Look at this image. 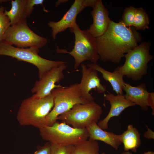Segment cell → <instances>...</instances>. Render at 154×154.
<instances>
[{
    "mask_svg": "<svg viewBox=\"0 0 154 154\" xmlns=\"http://www.w3.org/2000/svg\"><path fill=\"white\" fill-rule=\"evenodd\" d=\"M151 44L143 42L125 55L123 64L116 68L124 76L137 81L147 74V64L153 58L149 53Z\"/></svg>",
    "mask_w": 154,
    "mask_h": 154,
    "instance_id": "obj_4",
    "label": "cell"
},
{
    "mask_svg": "<svg viewBox=\"0 0 154 154\" xmlns=\"http://www.w3.org/2000/svg\"><path fill=\"white\" fill-rule=\"evenodd\" d=\"M149 19L146 11L142 8H136L135 15L133 25L138 30H144L149 28Z\"/></svg>",
    "mask_w": 154,
    "mask_h": 154,
    "instance_id": "obj_21",
    "label": "cell"
},
{
    "mask_svg": "<svg viewBox=\"0 0 154 154\" xmlns=\"http://www.w3.org/2000/svg\"><path fill=\"white\" fill-rule=\"evenodd\" d=\"M83 0H75L69 9L62 17L57 22L50 21L47 25L52 30V36L54 39L57 34L68 28L74 27L77 24L76 19L77 15L86 8Z\"/></svg>",
    "mask_w": 154,
    "mask_h": 154,
    "instance_id": "obj_12",
    "label": "cell"
},
{
    "mask_svg": "<svg viewBox=\"0 0 154 154\" xmlns=\"http://www.w3.org/2000/svg\"><path fill=\"white\" fill-rule=\"evenodd\" d=\"M91 14L93 21L88 30L94 37L96 38L106 31L111 20L109 17L108 11L101 0H97Z\"/></svg>",
    "mask_w": 154,
    "mask_h": 154,
    "instance_id": "obj_14",
    "label": "cell"
},
{
    "mask_svg": "<svg viewBox=\"0 0 154 154\" xmlns=\"http://www.w3.org/2000/svg\"><path fill=\"white\" fill-rule=\"evenodd\" d=\"M19 48H41L47 43L46 38L40 36L28 27L27 19L10 26L5 32L3 40Z\"/></svg>",
    "mask_w": 154,
    "mask_h": 154,
    "instance_id": "obj_9",
    "label": "cell"
},
{
    "mask_svg": "<svg viewBox=\"0 0 154 154\" xmlns=\"http://www.w3.org/2000/svg\"><path fill=\"white\" fill-rule=\"evenodd\" d=\"M104 96L105 100L109 102L111 107L107 116L97 124L101 129L106 130L108 128V123L112 118L119 116L126 108L135 105L126 99L123 94L115 95L108 93H104Z\"/></svg>",
    "mask_w": 154,
    "mask_h": 154,
    "instance_id": "obj_13",
    "label": "cell"
},
{
    "mask_svg": "<svg viewBox=\"0 0 154 154\" xmlns=\"http://www.w3.org/2000/svg\"><path fill=\"white\" fill-rule=\"evenodd\" d=\"M141 38L139 33L125 26L121 21L116 23L110 20L106 31L95 38L100 59L118 63L126 54L138 45Z\"/></svg>",
    "mask_w": 154,
    "mask_h": 154,
    "instance_id": "obj_1",
    "label": "cell"
},
{
    "mask_svg": "<svg viewBox=\"0 0 154 154\" xmlns=\"http://www.w3.org/2000/svg\"><path fill=\"white\" fill-rule=\"evenodd\" d=\"M43 0H27L25 7V13L26 18L29 17L34 9V6L36 5H42L44 2Z\"/></svg>",
    "mask_w": 154,
    "mask_h": 154,
    "instance_id": "obj_25",
    "label": "cell"
},
{
    "mask_svg": "<svg viewBox=\"0 0 154 154\" xmlns=\"http://www.w3.org/2000/svg\"><path fill=\"white\" fill-rule=\"evenodd\" d=\"M89 135V139L99 140L117 150L122 143L121 134L117 135L103 130L97 123H94L86 127Z\"/></svg>",
    "mask_w": 154,
    "mask_h": 154,
    "instance_id": "obj_15",
    "label": "cell"
},
{
    "mask_svg": "<svg viewBox=\"0 0 154 154\" xmlns=\"http://www.w3.org/2000/svg\"><path fill=\"white\" fill-rule=\"evenodd\" d=\"M99 149L97 141L89 139L74 145L71 154H99Z\"/></svg>",
    "mask_w": 154,
    "mask_h": 154,
    "instance_id": "obj_20",
    "label": "cell"
},
{
    "mask_svg": "<svg viewBox=\"0 0 154 154\" xmlns=\"http://www.w3.org/2000/svg\"><path fill=\"white\" fill-rule=\"evenodd\" d=\"M74 145H62L51 143V154H71Z\"/></svg>",
    "mask_w": 154,
    "mask_h": 154,
    "instance_id": "obj_24",
    "label": "cell"
},
{
    "mask_svg": "<svg viewBox=\"0 0 154 154\" xmlns=\"http://www.w3.org/2000/svg\"><path fill=\"white\" fill-rule=\"evenodd\" d=\"M39 129L43 139L60 145H75L87 140L89 137L86 128H74L57 121L51 126H44Z\"/></svg>",
    "mask_w": 154,
    "mask_h": 154,
    "instance_id": "obj_5",
    "label": "cell"
},
{
    "mask_svg": "<svg viewBox=\"0 0 154 154\" xmlns=\"http://www.w3.org/2000/svg\"><path fill=\"white\" fill-rule=\"evenodd\" d=\"M147 103L148 106L150 107L152 110V114L154 115V93L149 92Z\"/></svg>",
    "mask_w": 154,
    "mask_h": 154,
    "instance_id": "obj_27",
    "label": "cell"
},
{
    "mask_svg": "<svg viewBox=\"0 0 154 154\" xmlns=\"http://www.w3.org/2000/svg\"><path fill=\"white\" fill-rule=\"evenodd\" d=\"M27 0L11 1V7L9 11L5 9L4 13L9 18L11 26H13L26 19L25 7Z\"/></svg>",
    "mask_w": 154,
    "mask_h": 154,
    "instance_id": "obj_19",
    "label": "cell"
},
{
    "mask_svg": "<svg viewBox=\"0 0 154 154\" xmlns=\"http://www.w3.org/2000/svg\"><path fill=\"white\" fill-rule=\"evenodd\" d=\"M39 49L19 48L4 41L0 42V55L10 56L35 65L38 69L39 79L52 69L66 63L63 61L52 60L42 57L38 55Z\"/></svg>",
    "mask_w": 154,
    "mask_h": 154,
    "instance_id": "obj_6",
    "label": "cell"
},
{
    "mask_svg": "<svg viewBox=\"0 0 154 154\" xmlns=\"http://www.w3.org/2000/svg\"><path fill=\"white\" fill-rule=\"evenodd\" d=\"M54 105V97L51 93L42 98H36L33 95L21 102L17 119L22 126L31 125L39 129L43 126L45 118Z\"/></svg>",
    "mask_w": 154,
    "mask_h": 154,
    "instance_id": "obj_2",
    "label": "cell"
},
{
    "mask_svg": "<svg viewBox=\"0 0 154 154\" xmlns=\"http://www.w3.org/2000/svg\"><path fill=\"white\" fill-rule=\"evenodd\" d=\"M51 143L47 142L42 146H38L37 150L33 153L29 154H51Z\"/></svg>",
    "mask_w": 154,
    "mask_h": 154,
    "instance_id": "obj_26",
    "label": "cell"
},
{
    "mask_svg": "<svg viewBox=\"0 0 154 154\" xmlns=\"http://www.w3.org/2000/svg\"><path fill=\"white\" fill-rule=\"evenodd\" d=\"M123 90L125 93L124 95L126 99L139 106L143 111L147 110V100L149 92L145 83L135 86L125 82Z\"/></svg>",
    "mask_w": 154,
    "mask_h": 154,
    "instance_id": "obj_16",
    "label": "cell"
},
{
    "mask_svg": "<svg viewBox=\"0 0 154 154\" xmlns=\"http://www.w3.org/2000/svg\"><path fill=\"white\" fill-rule=\"evenodd\" d=\"M147 131L145 132L143 135L146 138L149 139H154V132L150 129L147 125H146Z\"/></svg>",
    "mask_w": 154,
    "mask_h": 154,
    "instance_id": "obj_28",
    "label": "cell"
},
{
    "mask_svg": "<svg viewBox=\"0 0 154 154\" xmlns=\"http://www.w3.org/2000/svg\"><path fill=\"white\" fill-rule=\"evenodd\" d=\"M122 143L125 151L131 150L136 153L141 142L138 129L132 124L129 125L127 130L121 134Z\"/></svg>",
    "mask_w": 154,
    "mask_h": 154,
    "instance_id": "obj_18",
    "label": "cell"
},
{
    "mask_svg": "<svg viewBox=\"0 0 154 154\" xmlns=\"http://www.w3.org/2000/svg\"><path fill=\"white\" fill-rule=\"evenodd\" d=\"M97 0H83L84 3L86 7L94 8L97 2Z\"/></svg>",
    "mask_w": 154,
    "mask_h": 154,
    "instance_id": "obj_29",
    "label": "cell"
},
{
    "mask_svg": "<svg viewBox=\"0 0 154 154\" xmlns=\"http://www.w3.org/2000/svg\"><path fill=\"white\" fill-rule=\"evenodd\" d=\"M6 1H8L0 0V3H3V2H5Z\"/></svg>",
    "mask_w": 154,
    "mask_h": 154,
    "instance_id": "obj_33",
    "label": "cell"
},
{
    "mask_svg": "<svg viewBox=\"0 0 154 154\" xmlns=\"http://www.w3.org/2000/svg\"><path fill=\"white\" fill-rule=\"evenodd\" d=\"M102 112L101 107L93 101L75 105L69 111L59 115L57 120L74 128H86L94 123H97Z\"/></svg>",
    "mask_w": 154,
    "mask_h": 154,
    "instance_id": "obj_8",
    "label": "cell"
},
{
    "mask_svg": "<svg viewBox=\"0 0 154 154\" xmlns=\"http://www.w3.org/2000/svg\"><path fill=\"white\" fill-rule=\"evenodd\" d=\"M143 154H154V152L153 151H149L145 152Z\"/></svg>",
    "mask_w": 154,
    "mask_h": 154,
    "instance_id": "obj_32",
    "label": "cell"
},
{
    "mask_svg": "<svg viewBox=\"0 0 154 154\" xmlns=\"http://www.w3.org/2000/svg\"><path fill=\"white\" fill-rule=\"evenodd\" d=\"M82 77L79 86L81 93L84 98L89 102L94 101V98L90 93L94 89L100 94H104L106 91L105 85L101 83L98 71L92 68L88 67L86 65L81 64Z\"/></svg>",
    "mask_w": 154,
    "mask_h": 154,
    "instance_id": "obj_11",
    "label": "cell"
},
{
    "mask_svg": "<svg viewBox=\"0 0 154 154\" xmlns=\"http://www.w3.org/2000/svg\"><path fill=\"white\" fill-rule=\"evenodd\" d=\"M70 29L75 36L73 48L70 52L63 49L59 52L68 53L73 57L74 60L75 69L78 68L82 62L86 60L96 64L100 58L98 52L95 38L88 29L82 30L78 25Z\"/></svg>",
    "mask_w": 154,
    "mask_h": 154,
    "instance_id": "obj_7",
    "label": "cell"
},
{
    "mask_svg": "<svg viewBox=\"0 0 154 154\" xmlns=\"http://www.w3.org/2000/svg\"><path fill=\"white\" fill-rule=\"evenodd\" d=\"M101 154H106L105 152H102ZM119 154H132L131 152H130L129 151H124L122 152Z\"/></svg>",
    "mask_w": 154,
    "mask_h": 154,
    "instance_id": "obj_31",
    "label": "cell"
},
{
    "mask_svg": "<svg viewBox=\"0 0 154 154\" xmlns=\"http://www.w3.org/2000/svg\"><path fill=\"white\" fill-rule=\"evenodd\" d=\"M5 8L0 7V42L2 41L3 36L11 26L10 21L4 13Z\"/></svg>",
    "mask_w": 154,
    "mask_h": 154,
    "instance_id": "obj_23",
    "label": "cell"
},
{
    "mask_svg": "<svg viewBox=\"0 0 154 154\" xmlns=\"http://www.w3.org/2000/svg\"><path fill=\"white\" fill-rule=\"evenodd\" d=\"M66 63L52 69L37 81L31 91L36 98H42L50 94L60 85L55 84L64 78L63 72L67 67Z\"/></svg>",
    "mask_w": 154,
    "mask_h": 154,
    "instance_id": "obj_10",
    "label": "cell"
},
{
    "mask_svg": "<svg viewBox=\"0 0 154 154\" xmlns=\"http://www.w3.org/2000/svg\"><path fill=\"white\" fill-rule=\"evenodd\" d=\"M68 1V0H58L55 3V6L56 7H57L60 4L65 3Z\"/></svg>",
    "mask_w": 154,
    "mask_h": 154,
    "instance_id": "obj_30",
    "label": "cell"
},
{
    "mask_svg": "<svg viewBox=\"0 0 154 154\" xmlns=\"http://www.w3.org/2000/svg\"><path fill=\"white\" fill-rule=\"evenodd\" d=\"M51 93L54 97V105L46 117L43 126L52 125L59 115L68 111L75 105L90 102L83 96L77 83L66 87L60 85Z\"/></svg>",
    "mask_w": 154,
    "mask_h": 154,
    "instance_id": "obj_3",
    "label": "cell"
},
{
    "mask_svg": "<svg viewBox=\"0 0 154 154\" xmlns=\"http://www.w3.org/2000/svg\"><path fill=\"white\" fill-rule=\"evenodd\" d=\"M136 8L132 6L126 7L122 15L121 21L127 27L133 26L135 15Z\"/></svg>",
    "mask_w": 154,
    "mask_h": 154,
    "instance_id": "obj_22",
    "label": "cell"
},
{
    "mask_svg": "<svg viewBox=\"0 0 154 154\" xmlns=\"http://www.w3.org/2000/svg\"><path fill=\"white\" fill-rule=\"evenodd\" d=\"M86 65L88 67L100 72L103 78L110 83L113 90L117 94H123V88L125 83L123 79L124 76L116 68L113 72H111L106 70L96 64L91 63Z\"/></svg>",
    "mask_w": 154,
    "mask_h": 154,
    "instance_id": "obj_17",
    "label": "cell"
}]
</instances>
